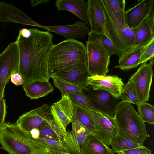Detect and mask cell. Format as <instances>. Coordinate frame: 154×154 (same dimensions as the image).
Returning <instances> with one entry per match:
<instances>
[{
	"label": "cell",
	"instance_id": "obj_1",
	"mask_svg": "<svg viewBox=\"0 0 154 154\" xmlns=\"http://www.w3.org/2000/svg\"><path fill=\"white\" fill-rule=\"evenodd\" d=\"M31 35L25 38L19 34L16 42L19 49V73L25 83L49 82V55L54 45L53 35L48 31L30 29Z\"/></svg>",
	"mask_w": 154,
	"mask_h": 154
},
{
	"label": "cell",
	"instance_id": "obj_2",
	"mask_svg": "<svg viewBox=\"0 0 154 154\" xmlns=\"http://www.w3.org/2000/svg\"><path fill=\"white\" fill-rule=\"evenodd\" d=\"M0 149L9 154H50L16 123L5 122L0 131Z\"/></svg>",
	"mask_w": 154,
	"mask_h": 154
},
{
	"label": "cell",
	"instance_id": "obj_3",
	"mask_svg": "<svg viewBox=\"0 0 154 154\" xmlns=\"http://www.w3.org/2000/svg\"><path fill=\"white\" fill-rule=\"evenodd\" d=\"M131 104L121 101L115 111L114 118L117 133L140 146L148 137L145 122Z\"/></svg>",
	"mask_w": 154,
	"mask_h": 154
},
{
	"label": "cell",
	"instance_id": "obj_4",
	"mask_svg": "<svg viewBox=\"0 0 154 154\" xmlns=\"http://www.w3.org/2000/svg\"><path fill=\"white\" fill-rule=\"evenodd\" d=\"M77 63H86V46L75 39H66L52 48L48 70L50 78L54 74Z\"/></svg>",
	"mask_w": 154,
	"mask_h": 154
},
{
	"label": "cell",
	"instance_id": "obj_5",
	"mask_svg": "<svg viewBox=\"0 0 154 154\" xmlns=\"http://www.w3.org/2000/svg\"><path fill=\"white\" fill-rule=\"evenodd\" d=\"M100 2L104 13L106 27L109 38L120 51L122 54H123L132 46L134 41V31L126 25L120 23L110 15Z\"/></svg>",
	"mask_w": 154,
	"mask_h": 154
},
{
	"label": "cell",
	"instance_id": "obj_6",
	"mask_svg": "<svg viewBox=\"0 0 154 154\" xmlns=\"http://www.w3.org/2000/svg\"><path fill=\"white\" fill-rule=\"evenodd\" d=\"M19 55L15 41L10 43L0 54V97L4 98L6 84L11 76L19 73Z\"/></svg>",
	"mask_w": 154,
	"mask_h": 154
},
{
	"label": "cell",
	"instance_id": "obj_7",
	"mask_svg": "<svg viewBox=\"0 0 154 154\" xmlns=\"http://www.w3.org/2000/svg\"><path fill=\"white\" fill-rule=\"evenodd\" d=\"M86 64L91 75L106 76L112 55L106 49L95 43L86 41Z\"/></svg>",
	"mask_w": 154,
	"mask_h": 154
},
{
	"label": "cell",
	"instance_id": "obj_8",
	"mask_svg": "<svg viewBox=\"0 0 154 154\" xmlns=\"http://www.w3.org/2000/svg\"><path fill=\"white\" fill-rule=\"evenodd\" d=\"M54 118L51 106L44 103L20 116L16 123L28 134L34 129H39L49 124Z\"/></svg>",
	"mask_w": 154,
	"mask_h": 154
},
{
	"label": "cell",
	"instance_id": "obj_9",
	"mask_svg": "<svg viewBox=\"0 0 154 154\" xmlns=\"http://www.w3.org/2000/svg\"><path fill=\"white\" fill-rule=\"evenodd\" d=\"M82 92L87 96L95 111L114 117L119 99L115 97L108 91L103 90H83Z\"/></svg>",
	"mask_w": 154,
	"mask_h": 154
},
{
	"label": "cell",
	"instance_id": "obj_10",
	"mask_svg": "<svg viewBox=\"0 0 154 154\" xmlns=\"http://www.w3.org/2000/svg\"><path fill=\"white\" fill-rule=\"evenodd\" d=\"M153 59L149 63L141 64L129 78L134 82L140 103L149 100L153 77Z\"/></svg>",
	"mask_w": 154,
	"mask_h": 154
},
{
	"label": "cell",
	"instance_id": "obj_11",
	"mask_svg": "<svg viewBox=\"0 0 154 154\" xmlns=\"http://www.w3.org/2000/svg\"><path fill=\"white\" fill-rule=\"evenodd\" d=\"M89 73L86 63H77L70 65L54 74L50 77H54L72 84L82 87L83 90L91 88L86 82Z\"/></svg>",
	"mask_w": 154,
	"mask_h": 154
},
{
	"label": "cell",
	"instance_id": "obj_12",
	"mask_svg": "<svg viewBox=\"0 0 154 154\" xmlns=\"http://www.w3.org/2000/svg\"><path fill=\"white\" fill-rule=\"evenodd\" d=\"M97 131L94 134L110 146L112 138L117 134L114 117L90 110Z\"/></svg>",
	"mask_w": 154,
	"mask_h": 154
},
{
	"label": "cell",
	"instance_id": "obj_13",
	"mask_svg": "<svg viewBox=\"0 0 154 154\" xmlns=\"http://www.w3.org/2000/svg\"><path fill=\"white\" fill-rule=\"evenodd\" d=\"M134 41L132 46L119 57H122L131 52L149 43L154 38V9L134 30Z\"/></svg>",
	"mask_w": 154,
	"mask_h": 154
},
{
	"label": "cell",
	"instance_id": "obj_14",
	"mask_svg": "<svg viewBox=\"0 0 154 154\" xmlns=\"http://www.w3.org/2000/svg\"><path fill=\"white\" fill-rule=\"evenodd\" d=\"M86 82L93 90L106 91L117 99H119L124 85L121 79L116 75H91Z\"/></svg>",
	"mask_w": 154,
	"mask_h": 154
},
{
	"label": "cell",
	"instance_id": "obj_15",
	"mask_svg": "<svg viewBox=\"0 0 154 154\" xmlns=\"http://www.w3.org/2000/svg\"><path fill=\"white\" fill-rule=\"evenodd\" d=\"M51 108L54 119L66 131L67 127L72 122L74 111V104L69 97L62 96L59 101L51 106Z\"/></svg>",
	"mask_w": 154,
	"mask_h": 154
},
{
	"label": "cell",
	"instance_id": "obj_16",
	"mask_svg": "<svg viewBox=\"0 0 154 154\" xmlns=\"http://www.w3.org/2000/svg\"><path fill=\"white\" fill-rule=\"evenodd\" d=\"M0 21L15 23L42 28L44 27V26L33 21L20 9L3 1L0 2Z\"/></svg>",
	"mask_w": 154,
	"mask_h": 154
},
{
	"label": "cell",
	"instance_id": "obj_17",
	"mask_svg": "<svg viewBox=\"0 0 154 154\" xmlns=\"http://www.w3.org/2000/svg\"><path fill=\"white\" fill-rule=\"evenodd\" d=\"M154 0H143L125 11L124 17L126 26L134 30L154 9Z\"/></svg>",
	"mask_w": 154,
	"mask_h": 154
},
{
	"label": "cell",
	"instance_id": "obj_18",
	"mask_svg": "<svg viewBox=\"0 0 154 154\" xmlns=\"http://www.w3.org/2000/svg\"><path fill=\"white\" fill-rule=\"evenodd\" d=\"M87 2L90 32L103 34L109 38L106 27L104 13L99 0H88Z\"/></svg>",
	"mask_w": 154,
	"mask_h": 154
},
{
	"label": "cell",
	"instance_id": "obj_19",
	"mask_svg": "<svg viewBox=\"0 0 154 154\" xmlns=\"http://www.w3.org/2000/svg\"><path fill=\"white\" fill-rule=\"evenodd\" d=\"M71 123L72 129L67 131L64 140L72 154H80V147L91 133L78 122L72 121Z\"/></svg>",
	"mask_w": 154,
	"mask_h": 154
},
{
	"label": "cell",
	"instance_id": "obj_20",
	"mask_svg": "<svg viewBox=\"0 0 154 154\" xmlns=\"http://www.w3.org/2000/svg\"><path fill=\"white\" fill-rule=\"evenodd\" d=\"M43 29L51 31L66 37L67 39L76 38L83 39L90 32L86 24L80 20L70 25L55 26H44Z\"/></svg>",
	"mask_w": 154,
	"mask_h": 154
},
{
	"label": "cell",
	"instance_id": "obj_21",
	"mask_svg": "<svg viewBox=\"0 0 154 154\" xmlns=\"http://www.w3.org/2000/svg\"><path fill=\"white\" fill-rule=\"evenodd\" d=\"M55 5L58 11L65 10L72 13L89 26L88 18V5L84 0H57Z\"/></svg>",
	"mask_w": 154,
	"mask_h": 154
},
{
	"label": "cell",
	"instance_id": "obj_22",
	"mask_svg": "<svg viewBox=\"0 0 154 154\" xmlns=\"http://www.w3.org/2000/svg\"><path fill=\"white\" fill-rule=\"evenodd\" d=\"M80 150V154H114L109 146L93 133L88 136Z\"/></svg>",
	"mask_w": 154,
	"mask_h": 154
},
{
	"label": "cell",
	"instance_id": "obj_23",
	"mask_svg": "<svg viewBox=\"0 0 154 154\" xmlns=\"http://www.w3.org/2000/svg\"><path fill=\"white\" fill-rule=\"evenodd\" d=\"M26 95L31 99H37L47 95L54 90L49 82L35 81L22 85Z\"/></svg>",
	"mask_w": 154,
	"mask_h": 154
},
{
	"label": "cell",
	"instance_id": "obj_24",
	"mask_svg": "<svg viewBox=\"0 0 154 154\" xmlns=\"http://www.w3.org/2000/svg\"><path fill=\"white\" fill-rule=\"evenodd\" d=\"M73 104L74 111L72 121L78 122L90 133H94L97 130L90 110L77 104Z\"/></svg>",
	"mask_w": 154,
	"mask_h": 154
},
{
	"label": "cell",
	"instance_id": "obj_25",
	"mask_svg": "<svg viewBox=\"0 0 154 154\" xmlns=\"http://www.w3.org/2000/svg\"><path fill=\"white\" fill-rule=\"evenodd\" d=\"M100 1L110 15L120 23L126 25L124 17L125 0H100Z\"/></svg>",
	"mask_w": 154,
	"mask_h": 154
},
{
	"label": "cell",
	"instance_id": "obj_26",
	"mask_svg": "<svg viewBox=\"0 0 154 154\" xmlns=\"http://www.w3.org/2000/svg\"><path fill=\"white\" fill-rule=\"evenodd\" d=\"M66 134L67 131H64L54 118L49 124L38 129L37 138H45L61 141L66 138Z\"/></svg>",
	"mask_w": 154,
	"mask_h": 154
},
{
	"label": "cell",
	"instance_id": "obj_27",
	"mask_svg": "<svg viewBox=\"0 0 154 154\" xmlns=\"http://www.w3.org/2000/svg\"><path fill=\"white\" fill-rule=\"evenodd\" d=\"M149 43L131 52L123 57L119 58L118 64L116 66L115 68L125 70L135 68L140 65L141 55Z\"/></svg>",
	"mask_w": 154,
	"mask_h": 154
},
{
	"label": "cell",
	"instance_id": "obj_28",
	"mask_svg": "<svg viewBox=\"0 0 154 154\" xmlns=\"http://www.w3.org/2000/svg\"><path fill=\"white\" fill-rule=\"evenodd\" d=\"M34 140L47 148L50 154H72L64 140L59 141L39 137Z\"/></svg>",
	"mask_w": 154,
	"mask_h": 154
},
{
	"label": "cell",
	"instance_id": "obj_29",
	"mask_svg": "<svg viewBox=\"0 0 154 154\" xmlns=\"http://www.w3.org/2000/svg\"><path fill=\"white\" fill-rule=\"evenodd\" d=\"M89 42L97 44L107 50L112 55L115 54L119 57L122 53L112 42L110 39L105 35L89 32L88 34Z\"/></svg>",
	"mask_w": 154,
	"mask_h": 154
},
{
	"label": "cell",
	"instance_id": "obj_30",
	"mask_svg": "<svg viewBox=\"0 0 154 154\" xmlns=\"http://www.w3.org/2000/svg\"><path fill=\"white\" fill-rule=\"evenodd\" d=\"M119 99L137 106L140 102L135 84L132 80L129 79L124 85Z\"/></svg>",
	"mask_w": 154,
	"mask_h": 154
},
{
	"label": "cell",
	"instance_id": "obj_31",
	"mask_svg": "<svg viewBox=\"0 0 154 154\" xmlns=\"http://www.w3.org/2000/svg\"><path fill=\"white\" fill-rule=\"evenodd\" d=\"M110 146L114 153H118L141 146L118 133L112 138Z\"/></svg>",
	"mask_w": 154,
	"mask_h": 154
},
{
	"label": "cell",
	"instance_id": "obj_32",
	"mask_svg": "<svg viewBox=\"0 0 154 154\" xmlns=\"http://www.w3.org/2000/svg\"><path fill=\"white\" fill-rule=\"evenodd\" d=\"M54 86L60 91L62 96L68 95L72 93L81 92L84 88L65 81L57 77L51 78Z\"/></svg>",
	"mask_w": 154,
	"mask_h": 154
},
{
	"label": "cell",
	"instance_id": "obj_33",
	"mask_svg": "<svg viewBox=\"0 0 154 154\" xmlns=\"http://www.w3.org/2000/svg\"><path fill=\"white\" fill-rule=\"evenodd\" d=\"M138 113L144 122L154 124V106L147 102L141 103L137 105Z\"/></svg>",
	"mask_w": 154,
	"mask_h": 154
},
{
	"label": "cell",
	"instance_id": "obj_34",
	"mask_svg": "<svg viewBox=\"0 0 154 154\" xmlns=\"http://www.w3.org/2000/svg\"><path fill=\"white\" fill-rule=\"evenodd\" d=\"M68 95L73 104L81 106L89 110L95 111L90 101L82 91L70 93Z\"/></svg>",
	"mask_w": 154,
	"mask_h": 154
},
{
	"label": "cell",
	"instance_id": "obj_35",
	"mask_svg": "<svg viewBox=\"0 0 154 154\" xmlns=\"http://www.w3.org/2000/svg\"><path fill=\"white\" fill-rule=\"evenodd\" d=\"M154 56V38L146 47L140 57V65L146 63L153 59Z\"/></svg>",
	"mask_w": 154,
	"mask_h": 154
},
{
	"label": "cell",
	"instance_id": "obj_36",
	"mask_svg": "<svg viewBox=\"0 0 154 154\" xmlns=\"http://www.w3.org/2000/svg\"><path fill=\"white\" fill-rule=\"evenodd\" d=\"M124 154H151V151L143 146L123 151L121 152Z\"/></svg>",
	"mask_w": 154,
	"mask_h": 154
},
{
	"label": "cell",
	"instance_id": "obj_37",
	"mask_svg": "<svg viewBox=\"0 0 154 154\" xmlns=\"http://www.w3.org/2000/svg\"><path fill=\"white\" fill-rule=\"evenodd\" d=\"M7 113L5 100L0 97V125L2 126L5 123Z\"/></svg>",
	"mask_w": 154,
	"mask_h": 154
},
{
	"label": "cell",
	"instance_id": "obj_38",
	"mask_svg": "<svg viewBox=\"0 0 154 154\" xmlns=\"http://www.w3.org/2000/svg\"><path fill=\"white\" fill-rule=\"evenodd\" d=\"M11 82L16 86L23 85L25 81L23 77L19 72H15L12 75L11 78Z\"/></svg>",
	"mask_w": 154,
	"mask_h": 154
},
{
	"label": "cell",
	"instance_id": "obj_39",
	"mask_svg": "<svg viewBox=\"0 0 154 154\" xmlns=\"http://www.w3.org/2000/svg\"><path fill=\"white\" fill-rule=\"evenodd\" d=\"M49 1V0H32L31 1V5L32 6L34 7L41 3L46 4Z\"/></svg>",
	"mask_w": 154,
	"mask_h": 154
},
{
	"label": "cell",
	"instance_id": "obj_40",
	"mask_svg": "<svg viewBox=\"0 0 154 154\" xmlns=\"http://www.w3.org/2000/svg\"><path fill=\"white\" fill-rule=\"evenodd\" d=\"M117 154H124L122 152H119L117 153Z\"/></svg>",
	"mask_w": 154,
	"mask_h": 154
},
{
	"label": "cell",
	"instance_id": "obj_41",
	"mask_svg": "<svg viewBox=\"0 0 154 154\" xmlns=\"http://www.w3.org/2000/svg\"><path fill=\"white\" fill-rule=\"evenodd\" d=\"M2 127V126L0 125V129H1V127Z\"/></svg>",
	"mask_w": 154,
	"mask_h": 154
}]
</instances>
